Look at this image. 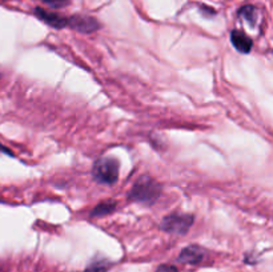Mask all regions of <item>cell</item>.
Segmentation results:
<instances>
[{"mask_svg": "<svg viewBox=\"0 0 273 272\" xmlns=\"http://www.w3.org/2000/svg\"><path fill=\"white\" fill-rule=\"evenodd\" d=\"M161 195V186L151 176L139 177L128 194V198L138 203L153 204Z\"/></svg>", "mask_w": 273, "mask_h": 272, "instance_id": "6da1fadb", "label": "cell"}, {"mask_svg": "<svg viewBox=\"0 0 273 272\" xmlns=\"http://www.w3.org/2000/svg\"><path fill=\"white\" fill-rule=\"evenodd\" d=\"M119 160L111 156H104L100 158L95 163V166L92 168V175L98 183L102 184H113L116 183L119 179Z\"/></svg>", "mask_w": 273, "mask_h": 272, "instance_id": "7a4b0ae2", "label": "cell"}, {"mask_svg": "<svg viewBox=\"0 0 273 272\" xmlns=\"http://www.w3.org/2000/svg\"><path fill=\"white\" fill-rule=\"evenodd\" d=\"M193 224V216L188 213H171L161 221V230L176 235H186Z\"/></svg>", "mask_w": 273, "mask_h": 272, "instance_id": "3957f363", "label": "cell"}, {"mask_svg": "<svg viewBox=\"0 0 273 272\" xmlns=\"http://www.w3.org/2000/svg\"><path fill=\"white\" fill-rule=\"evenodd\" d=\"M67 27L81 33H92L100 28V23L95 18L87 15H73L67 18Z\"/></svg>", "mask_w": 273, "mask_h": 272, "instance_id": "277c9868", "label": "cell"}, {"mask_svg": "<svg viewBox=\"0 0 273 272\" xmlns=\"http://www.w3.org/2000/svg\"><path fill=\"white\" fill-rule=\"evenodd\" d=\"M35 15L40 20H43L46 24H48L50 27H54L56 30H62V28L67 27V18L59 15V14H55V12L47 11V10H44L41 7L35 8Z\"/></svg>", "mask_w": 273, "mask_h": 272, "instance_id": "5b68a950", "label": "cell"}, {"mask_svg": "<svg viewBox=\"0 0 273 272\" xmlns=\"http://www.w3.org/2000/svg\"><path fill=\"white\" fill-rule=\"evenodd\" d=\"M205 252L201 247L199 246H188L180 252L178 255V261L186 263V264H199L201 261L204 260Z\"/></svg>", "mask_w": 273, "mask_h": 272, "instance_id": "8992f818", "label": "cell"}, {"mask_svg": "<svg viewBox=\"0 0 273 272\" xmlns=\"http://www.w3.org/2000/svg\"><path fill=\"white\" fill-rule=\"evenodd\" d=\"M231 41H232L233 47L236 48L239 52H243V54H249L252 50V46H253V41L247 33H244L243 31L233 30L231 32Z\"/></svg>", "mask_w": 273, "mask_h": 272, "instance_id": "52a82bcc", "label": "cell"}, {"mask_svg": "<svg viewBox=\"0 0 273 272\" xmlns=\"http://www.w3.org/2000/svg\"><path fill=\"white\" fill-rule=\"evenodd\" d=\"M117 203L115 200H106V202L100 203L98 206L91 211V216L98 217V216H104V215H108V213L113 212L116 210Z\"/></svg>", "mask_w": 273, "mask_h": 272, "instance_id": "ba28073f", "label": "cell"}, {"mask_svg": "<svg viewBox=\"0 0 273 272\" xmlns=\"http://www.w3.org/2000/svg\"><path fill=\"white\" fill-rule=\"evenodd\" d=\"M239 15L243 19H245L251 26H255L259 14H257V10L253 6H244V7H241L239 10Z\"/></svg>", "mask_w": 273, "mask_h": 272, "instance_id": "9c48e42d", "label": "cell"}, {"mask_svg": "<svg viewBox=\"0 0 273 272\" xmlns=\"http://www.w3.org/2000/svg\"><path fill=\"white\" fill-rule=\"evenodd\" d=\"M112 265V263L106 259H99V260H94L89 263L85 272H106L108 271V268Z\"/></svg>", "mask_w": 273, "mask_h": 272, "instance_id": "30bf717a", "label": "cell"}, {"mask_svg": "<svg viewBox=\"0 0 273 272\" xmlns=\"http://www.w3.org/2000/svg\"><path fill=\"white\" fill-rule=\"evenodd\" d=\"M51 8H64L69 4V0H39Z\"/></svg>", "mask_w": 273, "mask_h": 272, "instance_id": "8fae6325", "label": "cell"}, {"mask_svg": "<svg viewBox=\"0 0 273 272\" xmlns=\"http://www.w3.org/2000/svg\"><path fill=\"white\" fill-rule=\"evenodd\" d=\"M156 272H178L177 268L175 265H169V264H161L159 268L156 269Z\"/></svg>", "mask_w": 273, "mask_h": 272, "instance_id": "7c38bea8", "label": "cell"}, {"mask_svg": "<svg viewBox=\"0 0 273 272\" xmlns=\"http://www.w3.org/2000/svg\"><path fill=\"white\" fill-rule=\"evenodd\" d=\"M0 151L6 152V154H10V155H12V152L10 151V150H8V148H4V146H2V144H0Z\"/></svg>", "mask_w": 273, "mask_h": 272, "instance_id": "4fadbf2b", "label": "cell"}]
</instances>
